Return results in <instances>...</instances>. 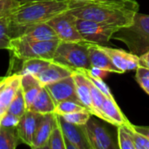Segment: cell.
Wrapping results in <instances>:
<instances>
[{"mask_svg":"<svg viewBox=\"0 0 149 149\" xmlns=\"http://www.w3.org/2000/svg\"><path fill=\"white\" fill-rule=\"evenodd\" d=\"M81 72V71H80ZM84 73V72H83ZM95 86L97 88H99L100 90V92L105 95V96H107V97H111L113 98V94L110 91V88L108 87V86L104 82V80L102 79H99V78H95V77H92V76H89V75H86V73H84Z\"/></svg>","mask_w":149,"mask_h":149,"instance_id":"836d02e7","label":"cell"},{"mask_svg":"<svg viewBox=\"0 0 149 149\" xmlns=\"http://www.w3.org/2000/svg\"><path fill=\"white\" fill-rule=\"evenodd\" d=\"M72 78L74 79L76 93L79 102L86 107L93 115V102L91 96V89L89 86V79L80 71H74L72 72Z\"/></svg>","mask_w":149,"mask_h":149,"instance_id":"d6986e66","label":"cell"},{"mask_svg":"<svg viewBox=\"0 0 149 149\" xmlns=\"http://www.w3.org/2000/svg\"><path fill=\"white\" fill-rule=\"evenodd\" d=\"M58 125L61 127L64 138L65 141L75 145L78 149H91L87 141L84 126L75 125L67 122L62 116L56 115Z\"/></svg>","mask_w":149,"mask_h":149,"instance_id":"7c38bea8","label":"cell"},{"mask_svg":"<svg viewBox=\"0 0 149 149\" xmlns=\"http://www.w3.org/2000/svg\"><path fill=\"white\" fill-rule=\"evenodd\" d=\"M47 148L50 149H65V138L61 130L60 126L58 123L53 128L52 134L50 136Z\"/></svg>","mask_w":149,"mask_h":149,"instance_id":"f1b7e54d","label":"cell"},{"mask_svg":"<svg viewBox=\"0 0 149 149\" xmlns=\"http://www.w3.org/2000/svg\"><path fill=\"white\" fill-rule=\"evenodd\" d=\"M100 48L111 58L113 65L123 73L127 71L136 70L139 65V57L121 49H114L107 45H100Z\"/></svg>","mask_w":149,"mask_h":149,"instance_id":"4fadbf2b","label":"cell"},{"mask_svg":"<svg viewBox=\"0 0 149 149\" xmlns=\"http://www.w3.org/2000/svg\"><path fill=\"white\" fill-rule=\"evenodd\" d=\"M95 1H107V0H95Z\"/></svg>","mask_w":149,"mask_h":149,"instance_id":"b9f144b4","label":"cell"},{"mask_svg":"<svg viewBox=\"0 0 149 149\" xmlns=\"http://www.w3.org/2000/svg\"><path fill=\"white\" fill-rule=\"evenodd\" d=\"M69 10V0L36 1L20 4L10 16L17 25H33L47 23L55 16Z\"/></svg>","mask_w":149,"mask_h":149,"instance_id":"7a4b0ae2","label":"cell"},{"mask_svg":"<svg viewBox=\"0 0 149 149\" xmlns=\"http://www.w3.org/2000/svg\"><path fill=\"white\" fill-rule=\"evenodd\" d=\"M84 127L91 149L119 148L118 142L114 141L111 133L101 122L90 118Z\"/></svg>","mask_w":149,"mask_h":149,"instance_id":"ba28073f","label":"cell"},{"mask_svg":"<svg viewBox=\"0 0 149 149\" xmlns=\"http://www.w3.org/2000/svg\"><path fill=\"white\" fill-rule=\"evenodd\" d=\"M87 109L86 107H84L81 103L74 101V100H64L61 102H58L56 104L54 113L56 115H65L72 113H75L78 111H82ZM88 110V109H87Z\"/></svg>","mask_w":149,"mask_h":149,"instance_id":"484cf974","label":"cell"},{"mask_svg":"<svg viewBox=\"0 0 149 149\" xmlns=\"http://www.w3.org/2000/svg\"><path fill=\"white\" fill-rule=\"evenodd\" d=\"M134 127L135 128L136 131L140 132L141 134L146 135L148 138H149V127H144V126H134Z\"/></svg>","mask_w":149,"mask_h":149,"instance_id":"8d00e7d4","label":"cell"},{"mask_svg":"<svg viewBox=\"0 0 149 149\" xmlns=\"http://www.w3.org/2000/svg\"><path fill=\"white\" fill-rule=\"evenodd\" d=\"M20 141L17 127L0 125V149H15Z\"/></svg>","mask_w":149,"mask_h":149,"instance_id":"7402d4cb","label":"cell"},{"mask_svg":"<svg viewBox=\"0 0 149 149\" xmlns=\"http://www.w3.org/2000/svg\"><path fill=\"white\" fill-rule=\"evenodd\" d=\"M12 38L20 37L32 41H48L58 39L56 32L47 24L42 23L33 25H17L11 23Z\"/></svg>","mask_w":149,"mask_h":149,"instance_id":"9c48e42d","label":"cell"},{"mask_svg":"<svg viewBox=\"0 0 149 149\" xmlns=\"http://www.w3.org/2000/svg\"><path fill=\"white\" fill-rule=\"evenodd\" d=\"M26 110L27 109L25 106L23 91H22V88H20L18 92L17 93L16 96L14 97V99L12 100V101L10 102V104L9 105L6 112L21 118V116L25 113Z\"/></svg>","mask_w":149,"mask_h":149,"instance_id":"4316f807","label":"cell"},{"mask_svg":"<svg viewBox=\"0 0 149 149\" xmlns=\"http://www.w3.org/2000/svg\"><path fill=\"white\" fill-rule=\"evenodd\" d=\"M139 65L140 66H143L149 69V51L145 54L139 57Z\"/></svg>","mask_w":149,"mask_h":149,"instance_id":"d590c367","label":"cell"},{"mask_svg":"<svg viewBox=\"0 0 149 149\" xmlns=\"http://www.w3.org/2000/svg\"><path fill=\"white\" fill-rule=\"evenodd\" d=\"M72 72L73 71H72L71 69L52 61L47 67H45L40 73H38L35 77L38 79L40 84L45 86L65 78L70 77L72 75Z\"/></svg>","mask_w":149,"mask_h":149,"instance_id":"e0dca14e","label":"cell"},{"mask_svg":"<svg viewBox=\"0 0 149 149\" xmlns=\"http://www.w3.org/2000/svg\"><path fill=\"white\" fill-rule=\"evenodd\" d=\"M42 87L43 86L40 84V82L35 76L31 74L22 75L21 88L23 91L27 110L30 108V107L31 106V104L37 98Z\"/></svg>","mask_w":149,"mask_h":149,"instance_id":"ffe728a7","label":"cell"},{"mask_svg":"<svg viewBox=\"0 0 149 149\" xmlns=\"http://www.w3.org/2000/svg\"><path fill=\"white\" fill-rule=\"evenodd\" d=\"M136 80L141 86V87L149 95V69L143 67V66H138L136 69V75H135Z\"/></svg>","mask_w":149,"mask_h":149,"instance_id":"1f68e13d","label":"cell"},{"mask_svg":"<svg viewBox=\"0 0 149 149\" xmlns=\"http://www.w3.org/2000/svg\"><path fill=\"white\" fill-rule=\"evenodd\" d=\"M68 10L77 18L125 27L132 24L139 3L135 0H93L72 5Z\"/></svg>","mask_w":149,"mask_h":149,"instance_id":"6da1fadb","label":"cell"},{"mask_svg":"<svg viewBox=\"0 0 149 149\" xmlns=\"http://www.w3.org/2000/svg\"><path fill=\"white\" fill-rule=\"evenodd\" d=\"M59 39L48 41H32L20 37L13 38L9 51L15 58H43L52 61Z\"/></svg>","mask_w":149,"mask_h":149,"instance_id":"5b68a950","label":"cell"},{"mask_svg":"<svg viewBox=\"0 0 149 149\" xmlns=\"http://www.w3.org/2000/svg\"><path fill=\"white\" fill-rule=\"evenodd\" d=\"M91 116H92V113L87 109L62 115L63 119L66 120L67 122H70L75 125H80V126H84L85 124H86V122L91 118Z\"/></svg>","mask_w":149,"mask_h":149,"instance_id":"f546056e","label":"cell"},{"mask_svg":"<svg viewBox=\"0 0 149 149\" xmlns=\"http://www.w3.org/2000/svg\"><path fill=\"white\" fill-rule=\"evenodd\" d=\"M55 107L56 103L54 102L50 93L45 86H43L28 110L33 111L40 114H48L54 113Z\"/></svg>","mask_w":149,"mask_h":149,"instance_id":"44dd1931","label":"cell"},{"mask_svg":"<svg viewBox=\"0 0 149 149\" xmlns=\"http://www.w3.org/2000/svg\"><path fill=\"white\" fill-rule=\"evenodd\" d=\"M126 126L128 128L129 133L133 138L134 143L135 145V149H149V138L136 131L131 122Z\"/></svg>","mask_w":149,"mask_h":149,"instance_id":"4dcf8cb0","label":"cell"},{"mask_svg":"<svg viewBox=\"0 0 149 149\" xmlns=\"http://www.w3.org/2000/svg\"><path fill=\"white\" fill-rule=\"evenodd\" d=\"M36 1H55V0H17V2L20 4L25 3H29V2H36Z\"/></svg>","mask_w":149,"mask_h":149,"instance_id":"ab89813d","label":"cell"},{"mask_svg":"<svg viewBox=\"0 0 149 149\" xmlns=\"http://www.w3.org/2000/svg\"><path fill=\"white\" fill-rule=\"evenodd\" d=\"M89 86L91 89V96H92V102H93V115H95L103 120L102 104H103L105 95L100 92L99 88L96 87V86L90 79H89Z\"/></svg>","mask_w":149,"mask_h":149,"instance_id":"d4e9b609","label":"cell"},{"mask_svg":"<svg viewBox=\"0 0 149 149\" xmlns=\"http://www.w3.org/2000/svg\"><path fill=\"white\" fill-rule=\"evenodd\" d=\"M112 38L123 42L138 57L145 54L149 51V15L137 12L132 24L120 27Z\"/></svg>","mask_w":149,"mask_h":149,"instance_id":"3957f363","label":"cell"},{"mask_svg":"<svg viewBox=\"0 0 149 149\" xmlns=\"http://www.w3.org/2000/svg\"><path fill=\"white\" fill-rule=\"evenodd\" d=\"M19 120H20L19 117L6 112L1 119L0 125L3 127H17L18 125Z\"/></svg>","mask_w":149,"mask_h":149,"instance_id":"e575fe53","label":"cell"},{"mask_svg":"<svg viewBox=\"0 0 149 149\" xmlns=\"http://www.w3.org/2000/svg\"><path fill=\"white\" fill-rule=\"evenodd\" d=\"M102 114L103 120L110 123L115 127L126 126L130 123L128 119L120 110V107L116 103L114 97H104L102 104Z\"/></svg>","mask_w":149,"mask_h":149,"instance_id":"2e32d148","label":"cell"},{"mask_svg":"<svg viewBox=\"0 0 149 149\" xmlns=\"http://www.w3.org/2000/svg\"><path fill=\"white\" fill-rule=\"evenodd\" d=\"M3 117V116H2ZM2 117H0V122H1V119H2Z\"/></svg>","mask_w":149,"mask_h":149,"instance_id":"7bdbcfd3","label":"cell"},{"mask_svg":"<svg viewBox=\"0 0 149 149\" xmlns=\"http://www.w3.org/2000/svg\"><path fill=\"white\" fill-rule=\"evenodd\" d=\"M6 111H7V109H5L4 107H3L0 105V117H2V116L6 113Z\"/></svg>","mask_w":149,"mask_h":149,"instance_id":"60d3db41","label":"cell"},{"mask_svg":"<svg viewBox=\"0 0 149 149\" xmlns=\"http://www.w3.org/2000/svg\"><path fill=\"white\" fill-rule=\"evenodd\" d=\"M89 58L91 67H98L103 70H106L109 72L122 74L123 72L118 69L108 55L104 52L99 46V45L90 43L89 45Z\"/></svg>","mask_w":149,"mask_h":149,"instance_id":"ac0fdd59","label":"cell"},{"mask_svg":"<svg viewBox=\"0 0 149 149\" xmlns=\"http://www.w3.org/2000/svg\"><path fill=\"white\" fill-rule=\"evenodd\" d=\"M11 39V20L10 17L8 16L0 19V50H9Z\"/></svg>","mask_w":149,"mask_h":149,"instance_id":"cb8c5ba5","label":"cell"},{"mask_svg":"<svg viewBox=\"0 0 149 149\" xmlns=\"http://www.w3.org/2000/svg\"><path fill=\"white\" fill-rule=\"evenodd\" d=\"M21 79L22 75L17 72L0 78V105L5 109L21 88Z\"/></svg>","mask_w":149,"mask_h":149,"instance_id":"9a60e30c","label":"cell"},{"mask_svg":"<svg viewBox=\"0 0 149 149\" xmlns=\"http://www.w3.org/2000/svg\"><path fill=\"white\" fill-rule=\"evenodd\" d=\"M77 27L84 41L107 45L113 35L120 28L115 24L77 18Z\"/></svg>","mask_w":149,"mask_h":149,"instance_id":"8992f818","label":"cell"},{"mask_svg":"<svg viewBox=\"0 0 149 149\" xmlns=\"http://www.w3.org/2000/svg\"><path fill=\"white\" fill-rule=\"evenodd\" d=\"M42 115L43 114L35 113L33 111L26 110L25 113L21 116L17 127L20 141L31 148H32L35 133L39 121L41 120Z\"/></svg>","mask_w":149,"mask_h":149,"instance_id":"30bf717a","label":"cell"},{"mask_svg":"<svg viewBox=\"0 0 149 149\" xmlns=\"http://www.w3.org/2000/svg\"><path fill=\"white\" fill-rule=\"evenodd\" d=\"M89 45L86 41L64 42L59 41L52 61L62 65L72 71L89 69Z\"/></svg>","mask_w":149,"mask_h":149,"instance_id":"277c9868","label":"cell"},{"mask_svg":"<svg viewBox=\"0 0 149 149\" xmlns=\"http://www.w3.org/2000/svg\"><path fill=\"white\" fill-rule=\"evenodd\" d=\"M19 5L17 0H0V19L10 16Z\"/></svg>","mask_w":149,"mask_h":149,"instance_id":"d6a6232c","label":"cell"},{"mask_svg":"<svg viewBox=\"0 0 149 149\" xmlns=\"http://www.w3.org/2000/svg\"><path fill=\"white\" fill-rule=\"evenodd\" d=\"M65 149H78L75 145H73L72 143H71L65 140Z\"/></svg>","mask_w":149,"mask_h":149,"instance_id":"f35d334b","label":"cell"},{"mask_svg":"<svg viewBox=\"0 0 149 149\" xmlns=\"http://www.w3.org/2000/svg\"><path fill=\"white\" fill-rule=\"evenodd\" d=\"M45 87L48 90L56 104L64 100H74L79 102L76 93V87L72 75L46 85Z\"/></svg>","mask_w":149,"mask_h":149,"instance_id":"8fae6325","label":"cell"},{"mask_svg":"<svg viewBox=\"0 0 149 149\" xmlns=\"http://www.w3.org/2000/svg\"><path fill=\"white\" fill-rule=\"evenodd\" d=\"M77 17L69 10H65L52 19L47 24L56 32L58 38L64 42L84 41L77 27Z\"/></svg>","mask_w":149,"mask_h":149,"instance_id":"52a82bcc","label":"cell"},{"mask_svg":"<svg viewBox=\"0 0 149 149\" xmlns=\"http://www.w3.org/2000/svg\"><path fill=\"white\" fill-rule=\"evenodd\" d=\"M22 61L23 63L21 69L17 73L20 75L31 74L33 76H37L38 73H40L52 62L43 58H26Z\"/></svg>","mask_w":149,"mask_h":149,"instance_id":"603a6c76","label":"cell"},{"mask_svg":"<svg viewBox=\"0 0 149 149\" xmlns=\"http://www.w3.org/2000/svg\"><path fill=\"white\" fill-rule=\"evenodd\" d=\"M90 1H93V0H69V9L72 5L80 4V3H87V2H90Z\"/></svg>","mask_w":149,"mask_h":149,"instance_id":"74e56055","label":"cell"},{"mask_svg":"<svg viewBox=\"0 0 149 149\" xmlns=\"http://www.w3.org/2000/svg\"><path fill=\"white\" fill-rule=\"evenodd\" d=\"M118 127V145L120 149H135L133 138L127 126H119Z\"/></svg>","mask_w":149,"mask_h":149,"instance_id":"83f0119b","label":"cell"},{"mask_svg":"<svg viewBox=\"0 0 149 149\" xmlns=\"http://www.w3.org/2000/svg\"><path fill=\"white\" fill-rule=\"evenodd\" d=\"M56 125L57 116L55 113L43 114L35 133L32 148H47L50 136Z\"/></svg>","mask_w":149,"mask_h":149,"instance_id":"5bb4252c","label":"cell"}]
</instances>
